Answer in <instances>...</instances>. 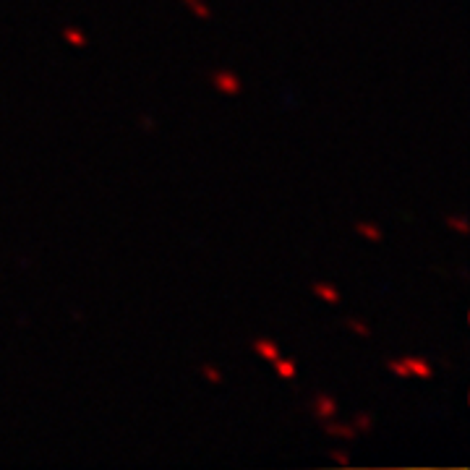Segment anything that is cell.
<instances>
[{
	"instance_id": "cell-1",
	"label": "cell",
	"mask_w": 470,
	"mask_h": 470,
	"mask_svg": "<svg viewBox=\"0 0 470 470\" xmlns=\"http://www.w3.org/2000/svg\"><path fill=\"white\" fill-rule=\"evenodd\" d=\"M212 84L217 86V92H222V95H227V97L238 95V92L243 89L241 79H238V76H235L233 71H214Z\"/></svg>"
},
{
	"instance_id": "cell-2",
	"label": "cell",
	"mask_w": 470,
	"mask_h": 470,
	"mask_svg": "<svg viewBox=\"0 0 470 470\" xmlns=\"http://www.w3.org/2000/svg\"><path fill=\"white\" fill-rule=\"evenodd\" d=\"M405 366L410 376H421V379H431L434 371H431V366H428L426 358H418V355H407L405 358Z\"/></svg>"
},
{
	"instance_id": "cell-3",
	"label": "cell",
	"mask_w": 470,
	"mask_h": 470,
	"mask_svg": "<svg viewBox=\"0 0 470 470\" xmlns=\"http://www.w3.org/2000/svg\"><path fill=\"white\" fill-rule=\"evenodd\" d=\"M314 410H316V416L327 421V418H332L337 413V403H334V397H330V395H316V400H314Z\"/></svg>"
},
{
	"instance_id": "cell-4",
	"label": "cell",
	"mask_w": 470,
	"mask_h": 470,
	"mask_svg": "<svg viewBox=\"0 0 470 470\" xmlns=\"http://www.w3.org/2000/svg\"><path fill=\"white\" fill-rule=\"evenodd\" d=\"M254 350H257L264 361H277L279 358V348L275 340H254Z\"/></svg>"
},
{
	"instance_id": "cell-5",
	"label": "cell",
	"mask_w": 470,
	"mask_h": 470,
	"mask_svg": "<svg viewBox=\"0 0 470 470\" xmlns=\"http://www.w3.org/2000/svg\"><path fill=\"white\" fill-rule=\"evenodd\" d=\"M272 364H275V371H277L282 379H295V374H298V366H295L293 358H277V361H272Z\"/></svg>"
},
{
	"instance_id": "cell-6",
	"label": "cell",
	"mask_w": 470,
	"mask_h": 470,
	"mask_svg": "<svg viewBox=\"0 0 470 470\" xmlns=\"http://www.w3.org/2000/svg\"><path fill=\"white\" fill-rule=\"evenodd\" d=\"M314 293H316L324 303H340V293L332 288V285H327V282H316V285H314Z\"/></svg>"
},
{
	"instance_id": "cell-7",
	"label": "cell",
	"mask_w": 470,
	"mask_h": 470,
	"mask_svg": "<svg viewBox=\"0 0 470 470\" xmlns=\"http://www.w3.org/2000/svg\"><path fill=\"white\" fill-rule=\"evenodd\" d=\"M63 37H65V42L68 44H74L76 50H84L86 47V37L79 29H74V26H65L63 29Z\"/></svg>"
},
{
	"instance_id": "cell-8",
	"label": "cell",
	"mask_w": 470,
	"mask_h": 470,
	"mask_svg": "<svg viewBox=\"0 0 470 470\" xmlns=\"http://www.w3.org/2000/svg\"><path fill=\"white\" fill-rule=\"evenodd\" d=\"M355 230H358V235H364V238L374 241V243H379V241H382V230H379L376 225H371V222H358V225H355Z\"/></svg>"
},
{
	"instance_id": "cell-9",
	"label": "cell",
	"mask_w": 470,
	"mask_h": 470,
	"mask_svg": "<svg viewBox=\"0 0 470 470\" xmlns=\"http://www.w3.org/2000/svg\"><path fill=\"white\" fill-rule=\"evenodd\" d=\"M324 431L330 434V437H340V439H352L355 437V428L352 426H340V423H327Z\"/></svg>"
},
{
	"instance_id": "cell-10",
	"label": "cell",
	"mask_w": 470,
	"mask_h": 470,
	"mask_svg": "<svg viewBox=\"0 0 470 470\" xmlns=\"http://www.w3.org/2000/svg\"><path fill=\"white\" fill-rule=\"evenodd\" d=\"M183 3L191 8L193 16H199V19H204V22H206V19H212V11L206 8V3H204V0H183Z\"/></svg>"
},
{
	"instance_id": "cell-11",
	"label": "cell",
	"mask_w": 470,
	"mask_h": 470,
	"mask_svg": "<svg viewBox=\"0 0 470 470\" xmlns=\"http://www.w3.org/2000/svg\"><path fill=\"white\" fill-rule=\"evenodd\" d=\"M387 368L395 376H403V379L410 376V371H407V366H405V358H403V361H387Z\"/></svg>"
},
{
	"instance_id": "cell-12",
	"label": "cell",
	"mask_w": 470,
	"mask_h": 470,
	"mask_svg": "<svg viewBox=\"0 0 470 470\" xmlns=\"http://www.w3.org/2000/svg\"><path fill=\"white\" fill-rule=\"evenodd\" d=\"M348 330H352L355 334H361V337H368V334H371V330H368V327H366L361 319H350V321H348Z\"/></svg>"
},
{
	"instance_id": "cell-13",
	"label": "cell",
	"mask_w": 470,
	"mask_h": 470,
	"mask_svg": "<svg viewBox=\"0 0 470 470\" xmlns=\"http://www.w3.org/2000/svg\"><path fill=\"white\" fill-rule=\"evenodd\" d=\"M202 374L206 376V382H212V384H220V382H222V374H220L214 366H202Z\"/></svg>"
},
{
	"instance_id": "cell-14",
	"label": "cell",
	"mask_w": 470,
	"mask_h": 470,
	"mask_svg": "<svg viewBox=\"0 0 470 470\" xmlns=\"http://www.w3.org/2000/svg\"><path fill=\"white\" fill-rule=\"evenodd\" d=\"M447 225L452 227V230H457V233H462V235H465L470 230L468 222H465L462 217H447Z\"/></svg>"
},
{
	"instance_id": "cell-15",
	"label": "cell",
	"mask_w": 470,
	"mask_h": 470,
	"mask_svg": "<svg viewBox=\"0 0 470 470\" xmlns=\"http://www.w3.org/2000/svg\"><path fill=\"white\" fill-rule=\"evenodd\" d=\"M371 423H374L371 416H364V413H358V416H355V428H358V431H368Z\"/></svg>"
},
{
	"instance_id": "cell-16",
	"label": "cell",
	"mask_w": 470,
	"mask_h": 470,
	"mask_svg": "<svg viewBox=\"0 0 470 470\" xmlns=\"http://www.w3.org/2000/svg\"><path fill=\"white\" fill-rule=\"evenodd\" d=\"M332 457L337 460L340 465H348V462H350V457H348V452H332Z\"/></svg>"
}]
</instances>
